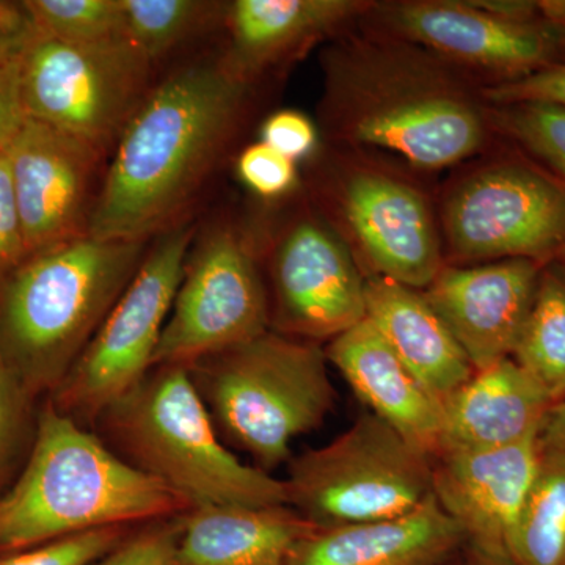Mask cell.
<instances>
[{"mask_svg":"<svg viewBox=\"0 0 565 565\" xmlns=\"http://www.w3.org/2000/svg\"><path fill=\"white\" fill-rule=\"evenodd\" d=\"M359 24L322 52L319 114L334 147L386 152L426 173L481 154L494 132L481 87L411 41Z\"/></svg>","mask_w":565,"mask_h":565,"instance_id":"cell-1","label":"cell"},{"mask_svg":"<svg viewBox=\"0 0 565 565\" xmlns=\"http://www.w3.org/2000/svg\"><path fill=\"white\" fill-rule=\"evenodd\" d=\"M248 88L222 58L154 84L115 145L88 236L148 243L185 225L232 143Z\"/></svg>","mask_w":565,"mask_h":565,"instance_id":"cell-2","label":"cell"},{"mask_svg":"<svg viewBox=\"0 0 565 565\" xmlns=\"http://www.w3.org/2000/svg\"><path fill=\"white\" fill-rule=\"evenodd\" d=\"M191 509L46 399L24 467L0 494V557L98 527L174 519Z\"/></svg>","mask_w":565,"mask_h":565,"instance_id":"cell-3","label":"cell"},{"mask_svg":"<svg viewBox=\"0 0 565 565\" xmlns=\"http://www.w3.org/2000/svg\"><path fill=\"white\" fill-rule=\"evenodd\" d=\"M148 243L76 237L0 286V359L31 396L55 392L126 291Z\"/></svg>","mask_w":565,"mask_h":565,"instance_id":"cell-4","label":"cell"},{"mask_svg":"<svg viewBox=\"0 0 565 565\" xmlns=\"http://www.w3.org/2000/svg\"><path fill=\"white\" fill-rule=\"evenodd\" d=\"M93 433L126 463L199 505H288L282 479L226 448L184 366H156Z\"/></svg>","mask_w":565,"mask_h":565,"instance_id":"cell-5","label":"cell"},{"mask_svg":"<svg viewBox=\"0 0 565 565\" xmlns=\"http://www.w3.org/2000/svg\"><path fill=\"white\" fill-rule=\"evenodd\" d=\"M225 445L273 475L300 435L321 427L337 392L322 344L267 330L189 367Z\"/></svg>","mask_w":565,"mask_h":565,"instance_id":"cell-6","label":"cell"},{"mask_svg":"<svg viewBox=\"0 0 565 565\" xmlns=\"http://www.w3.org/2000/svg\"><path fill=\"white\" fill-rule=\"evenodd\" d=\"M311 195L364 277L424 291L446 266L437 211L403 167L334 147L316 167Z\"/></svg>","mask_w":565,"mask_h":565,"instance_id":"cell-7","label":"cell"},{"mask_svg":"<svg viewBox=\"0 0 565 565\" xmlns=\"http://www.w3.org/2000/svg\"><path fill=\"white\" fill-rule=\"evenodd\" d=\"M434 459L366 412L321 448L292 457L288 505L319 527L407 514L433 494Z\"/></svg>","mask_w":565,"mask_h":565,"instance_id":"cell-8","label":"cell"},{"mask_svg":"<svg viewBox=\"0 0 565 565\" xmlns=\"http://www.w3.org/2000/svg\"><path fill=\"white\" fill-rule=\"evenodd\" d=\"M437 215L446 264L565 258V184L531 163H473L448 185Z\"/></svg>","mask_w":565,"mask_h":565,"instance_id":"cell-9","label":"cell"},{"mask_svg":"<svg viewBox=\"0 0 565 565\" xmlns=\"http://www.w3.org/2000/svg\"><path fill=\"white\" fill-rule=\"evenodd\" d=\"M192 225L162 234L104 319L77 362L47 401L93 430L111 404L147 377L184 274Z\"/></svg>","mask_w":565,"mask_h":565,"instance_id":"cell-10","label":"cell"},{"mask_svg":"<svg viewBox=\"0 0 565 565\" xmlns=\"http://www.w3.org/2000/svg\"><path fill=\"white\" fill-rule=\"evenodd\" d=\"M31 120L87 145L115 148L152 87V62L128 40L73 44L41 36L21 63Z\"/></svg>","mask_w":565,"mask_h":565,"instance_id":"cell-11","label":"cell"},{"mask_svg":"<svg viewBox=\"0 0 565 565\" xmlns=\"http://www.w3.org/2000/svg\"><path fill=\"white\" fill-rule=\"evenodd\" d=\"M267 330L269 296L259 253L233 226H215L185 259L152 367H192Z\"/></svg>","mask_w":565,"mask_h":565,"instance_id":"cell-12","label":"cell"},{"mask_svg":"<svg viewBox=\"0 0 565 565\" xmlns=\"http://www.w3.org/2000/svg\"><path fill=\"white\" fill-rule=\"evenodd\" d=\"M362 24L429 51L481 88L548 68L565 46L555 25L500 17L475 0L374 2Z\"/></svg>","mask_w":565,"mask_h":565,"instance_id":"cell-13","label":"cell"},{"mask_svg":"<svg viewBox=\"0 0 565 565\" xmlns=\"http://www.w3.org/2000/svg\"><path fill=\"white\" fill-rule=\"evenodd\" d=\"M270 330L330 343L366 318V277L318 212L282 226L266 252Z\"/></svg>","mask_w":565,"mask_h":565,"instance_id":"cell-14","label":"cell"},{"mask_svg":"<svg viewBox=\"0 0 565 565\" xmlns=\"http://www.w3.org/2000/svg\"><path fill=\"white\" fill-rule=\"evenodd\" d=\"M3 154L29 255L87 236L98 152L29 118Z\"/></svg>","mask_w":565,"mask_h":565,"instance_id":"cell-15","label":"cell"},{"mask_svg":"<svg viewBox=\"0 0 565 565\" xmlns=\"http://www.w3.org/2000/svg\"><path fill=\"white\" fill-rule=\"evenodd\" d=\"M544 266L531 259L446 264L424 289L475 371L514 353Z\"/></svg>","mask_w":565,"mask_h":565,"instance_id":"cell-16","label":"cell"},{"mask_svg":"<svg viewBox=\"0 0 565 565\" xmlns=\"http://www.w3.org/2000/svg\"><path fill=\"white\" fill-rule=\"evenodd\" d=\"M539 437L487 451L435 457L433 494L467 544L511 557L512 537L537 471Z\"/></svg>","mask_w":565,"mask_h":565,"instance_id":"cell-17","label":"cell"},{"mask_svg":"<svg viewBox=\"0 0 565 565\" xmlns=\"http://www.w3.org/2000/svg\"><path fill=\"white\" fill-rule=\"evenodd\" d=\"M373 6L367 0H234L223 14L228 47L221 58L250 85L267 70L359 24Z\"/></svg>","mask_w":565,"mask_h":565,"instance_id":"cell-18","label":"cell"},{"mask_svg":"<svg viewBox=\"0 0 565 565\" xmlns=\"http://www.w3.org/2000/svg\"><path fill=\"white\" fill-rule=\"evenodd\" d=\"M323 349L329 364L371 414L427 456L437 457L444 426L441 401L412 374L373 323L364 318Z\"/></svg>","mask_w":565,"mask_h":565,"instance_id":"cell-19","label":"cell"},{"mask_svg":"<svg viewBox=\"0 0 565 565\" xmlns=\"http://www.w3.org/2000/svg\"><path fill=\"white\" fill-rule=\"evenodd\" d=\"M555 401L512 356L475 371L441 401L438 456L487 451L541 435Z\"/></svg>","mask_w":565,"mask_h":565,"instance_id":"cell-20","label":"cell"},{"mask_svg":"<svg viewBox=\"0 0 565 565\" xmlns=\"http://www.w3.org/2000/svg\"><path fill=\"white\" fill-rule=\"evenodd\" d=\"M467 545L434 494L393 519L316 527L294 546L288 565H446Z\"/></svg>","mask_w":565,"mask_h":565,"instance_id":"cell-21","label":"cell"},{"mask_svg":"<svg viewBox=\"0 0 565 565\" xmlns=\"http://www.w3.org/2000/svg\"><path fill=\"white\" fill-rule=\"evenodd\" d=\"M316 527L289 505H199L181 515L174 565H288Z\"/></svg>","mask_w":565,"mask_h":565,"instance_id":"cell-22","label":"cell"},{"mask_svg":"<svg viewBox=\"0 0 565 565\" xmlns=\"http://www.w3.org/2000/svg\"><path fill=\"white\" fill-rule=\"evenodd\" d=\"M366 319L437 399L444 401L475 374L473 364L419 289L366 278Z\"/></svg>","mask_w":565,"mask_h":565,"instance_id":"cell-23","label":"cell"},{"mask_svg":"<svg viewBox=\"0 0 565 565\" xmlns=\"http://www.w3.org/2000/svg\"><path fill=\"white\" fill-rule=\"evenodd\" d=\"M509 555L515 565H565V451L541 444Z\"/></svg>","mask_w":565,"mask_h":565,"instance_id":"cell-24","label":"cell"},{"mask_svg":"<svg viewBox=\"0 0 565 565\" xmlns=\"http://www.w3.org/2000/svg\"><path fill=\"white\" fill-rule=\"evenodd\" d=\"M553 401L565 397V266L545 264L530 313L512 353Z\"/></svg>","mask_w":565,"mask_h":565,"instance_id":"cell-25","label":"cell"},{"mask_svg":"<svg viewBox=\"0 0 565 565\" xmlns=\"http://www.w3.org/2000/svg\"><path fill=\"white\" fill-rule=\"evenodd\" d=\"M122 35L151 62L223 20L226 3L210 0H120Z\"/></svg>","mask_w":565,"mask_h":565,"instance_id":"cell-26","label":"cell"},{"mask_svg":"<svg viewBox=\"0 0 565 565\" xmlns=\"http://www.w3.org/2000/svg\"><path fill=\"white\" fill-rule=\"evenodd\" d=\"M489 118L494 132L514 140L565 184V107L548 103L501 104L489 106Z\"/></svg>","mask_w":565,"mask_h":565,"instance_id":"cell-27","label":"cell"},{"mask_svg":"<svg viewBox=\"0 0 565 565\" xmlns=\"http://www.w3.org/2000/svg\"><path fill=\"white\" fill-rule=\"evenodd\" d=\"M41 33L73 44L125 40L120 0H28Z\"/></svg>","mask_w":565,"mask_h":565,"instance_id":"cell-28","label":"cell"},{"mask_svg":"<svg viewBox=\"0 0 565 565\" xmlns=\"http://www.w3.org/2000/svg\"><path fill=\"white\" fill-rule=\"evenodd\" d=\"M35 397L21 385L13 371L0 359V494L9 487L22 449L31 448L35 437Z\"/></svg>","mask_w":565,"mask_h":565,"instance_id":"cell-29","label":"cell"},{"mask_svg":"<svg viewBox=\"0 0 565 565\" xmlns=\"http://www.w3.org/2000/svg\"><path fill=\"white\" fill-rule=\"evenodd\" d=\"M141 526V525H140ZM139 526H106L0 557V565H93Z\"/></svg>","mask_w":565,"mask_h":565,"instance_id":"cell-30","label":"cell"},{"mask_svg":"<svg viewBox=\"0 0 565 565\" xmlns=\"http://www.w3.org/2000/svg\"><path fill=\"white\" fill-rule=\"evenodd\" d=\"M237 177L248 191L262 199L277 200L288 195L297 184V166L269 145H248L236 162Z\"/></svg>","mask_w":565,"mask_h":565,"instance_id":"cell-31","label":"cell"},{"mask_svg":"<svg viewBox=\"0 0 565 565\" xmlns=\"http://www.w3.org/2000/svg\"><path fill=\"white\" fill-rule=\"evenodd\" d=\"M180 531L181 515L147 523L93 565H174Z\"/></svg>","mask_w":565,"mask_h":565,"instance_id":"cell-32","label":"cell"},{"mask_svg":"<svg viewBox=\"0 0 565 565\" xmlns=\"http://www.w3.org/2000/svg\"><path fill=\"white\" fill-rule=\"evenodd\" d=\"M481 95L489 106L548 103L565 107V61L519 81L481 88Z\"/></svg>","mask_w":565,"mask_h":565,"instance_id":"cell-33","label":"cell"},{"mask_svg":"<svg viewBox=\"0 0 565 565\" xmlns=\"http://www.w3.org/2000/svg\"><path fill=\"white\" fill-rule=\"evenodd\" d=\"M262 141L292 162L310 158L319 143L318 128L299 110L275 111L262 126Z\"/></svg>","mask_w":565,"mask_h":565,"instance_id":"cell-34","label":"cell"},{"mask_svg":"<svg viewBox=\"0 0 565 565\" xmlns=\"http://www.w3.org/2000/svg\"><path fill=\"white\" fill-rule=\"evenodd\" d=\"M28 255L9 161L0 152V281L17 270Z\"/></svg>","mask_w":565,"mask_h":565,"instance_id":"cell-35","label":"cell"},{"mask_svg":"<svg viewBox=\"0 0 565 565\" xmlns=\"http://www.w3.org/2000/svg\"><path fill=\"white\" fill-rule=\"evenodd\" d=\"M41 36L24 2L0 0V65L21 62Z\"/></svg>","mask_w":565,"mask_h":565,"instance_id":"cell-36","label":"cell"},{"mask_svg":"<svg viewBox=\"0 0 565 565\" xmlns=\"http://www.w3.org/2000/svg\"><path fill=\"white\" fill-rule=\"evenodd\" d=\"M21 63L0 65V152L9 150L29 120L22 99Z\"/></svg>","mask_w":565,"mask_h":565,"instance_id":"cell-37","label":"cell"},{"mask_svg":"<svg viewBox=\"0 0 565 565\" xmlns=\"http://www.w3.org/2000/svg\"><path fill=\"white\" fill-rule=\"evenodd\" d=\"M539 440L544 446L565 451V397L557 401L546 415Z\"/></svg>","mask_w":565,"mask_h":565,"instance_id":"cell-38","label":"cell"},{"mask_svg":"<svg viewBox=\"0 0 565 565\" xmlns=\"http://www.w3.org/2000/svg\"><path fill=\"white\" fill-rule=\"evenodd\" d=\"M463 565H515L511 557L486 552L479 546L467 544L462 552Z\"/></svg>","mask_w":565,"mask_h":565,"instance_id":"cell-39","label":"cell"},{"mask_svg":"<svg viewBox=\"0 0 565 565\" xmlns=\"http://www.w3.org/2000/svg\"><path fill=\"white\" fill-rule=\"evenodd\" d=\"M541 18L565 33V0H544L539 2Z\"/></svg>","mask_w":565,"mask_h":565,"instance_id":"cell-40","label":"cell"},{"mask_svg":"<svg viewBox=\"0 0 565 565\" xmlns=\"http://www.w3.org/2000/svg\"><path fill=\"white\" fill-rule=\"evenodd\" d=\"M446 565H463V563H462V559H459V557H457L456 561H452V563H449V564H446Z\"/></svg>","mask_w":565,"mask_h":565,"instance_id":"cell-41","label":"cell"}]
</instances>
